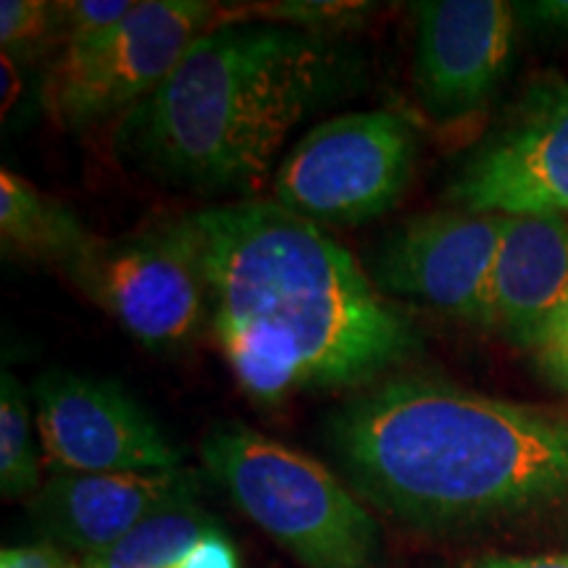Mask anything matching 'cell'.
Returning <instances> with one entry per match:
<instances>
[{
  "label": "cell",
  "mask_w": 568,
  "mask_h": 568,
  "mask_svg": "<svg viewBox=\"0 0 568 568\" xmlns=\"http://www.w3.org/2000/svg\"><path fill=\"white\" fill-rule=\"evenodd\" d=\"M213 335L255 400L358 385L403 361L416 332L322 226L274 201L182 216Z\"/></svg>",
  "instance_id": "6da1fadb"
},
{
  "label": "cell",
  "mask_w": 568,
  "mask_h": 568,
  "mask_svg": "<svg viewBox=\"0 0 568 568\" xmlns=\"http://www.w3.org/2000/svg\"><path fill=\"white\" fill-rule=\"evenodd\" d=\"M329 443L353 487L414 529H474L568 503V416L437 379L355 397Z\"/></svg>",
  "instance_id": "7a4b0ae2"
},
{
  "label": "cell",
  "mask_w": 568,
  "mask_h": 568,
  "mask_svg": "<svg viewBox=\"0 0 568 568\" xmlns=\"http://www.w3.org/2000/svg\"><path fill=\"white\" fill-rule=\"evenodd\" d=\"M337 53L290 24L203 32L172 74L124 113L119 151L201 193H255L290 132L335 90Z\"/></svg>",
  "instance_id": "3957f363"
},
{
  "label": "cell",
  "mask_w": 568,
  "mask_h": 568,
  "mask_svg": "<svg viewBox=\"0 0 568 568\" xmlns=\"http://www.w3.org/2000/svg\"><path fill=\"white\" fill-rule=\"evenodd\" d=\"M201 458L234 506L303 568H379V524L318 460L240 424L209 432Z\"/></svg>",
  "instance_id": "277c9868"
},
{
  "label": "cell",
  "mask_w": 568,
  "mask_h": 568,
  "mask_svg": "<svg viewBox=\"0 0 568 568\" xmlns=\"http://www.w3.org/2000/svg\"><path fill=\"white\" fill-rule=\"evenodd\" d=\"M416 163V132L400 113L355 111L311 130L272 180L274 203L335 226H355L393 209Z\"/></svg>",
  "instance_id": "5b68a950"
},
{
  "label": "cell",
  "mask_w": 568,
  "mask_h": 568,
  "mask_svg": "<svg viewBox=\"0 0 568 568\" xmlns=\"http://www.w3.org/2000/svg\"><path fill=\"white\" fill-rule=\"evenodd\" d=\"M211 19L213 6L197 0H142L101 38L63 48L42 92L48 113L67 130L130 113L211 30Z\"/></svg>",
  "instance_id": "8992f818"
},
{
  "label": "cell",
  "mask_w": 568,
  "mask_h": 568,
  "mask_svg": "<svg viewBox=\"0 0 568 568\" xmlns=\"http://www.w3.org/2000/svg\"><path fill=\"white\" fill-rule=\"evenodd\" d=\"M67 274L151 351L187 345L209 314L203 272L182 219L116 240L92 237Z\"/></svg>",
  "instance_id": "52a82bcc"
},
{
  "label": "cell",
  "mask_w": 568,
  "mask_h": 568,
  "mask_svg": "<svg viewBox=\"0 0 568 568\" xmlns=\"http://www.w3.org/2000/svg\"><path fill=\"white\" fill-rule=\"evenodd\" d=\"M45 456L63 474H145L180 468L182 453L122 387L71 372L32 387Z\"/></svg>",
  "instance_id": "ba28073f"
},
{
  "label": "cell",
  "mask_w": 568,
  "mask_h": 568,
  "mask_svg": "<svg viewBox=\"0 0 568 568\" xmlns=\"http://www.w3.org/2000/svg\"><path fill=\"white\" fill-rule=\"evenodd\" d=\"M503 224L500 213L471 211L410 219L385 240L374 280L387 293L489 326V280Z\"/></svg>",
  "instance_id": "9c48e42d"
},
{
  "label": "cell",
  "mask_w": 568,
  "mask_h": 568,
  "mask_svg": "<svg viewBox=\"0 0 568 568\" xmlns=\"http://www.w3.org/2000/svg\"><path fill=\"white\" fill-rule=\"evenodd\" d=\"M460 211L500 216L568 213V88L539 90L453 180Z\"/></svg>",
  "instance_id": "30bf717a"
},
{
  "label": "cell",
  "mask_w": 568,
  "mask_h": 568,
  "mask_svg": "<svg viewBox=\"0 0 568 568\" xmlns=\"http://www.w3.org/2000/svg\"><path fill=\"white\" fill-rule=\"evenodd\" d=\"M416 82L432 116L479 111L506 77L514 42V6L503 0L418 3Z\"/></svg>",
  "instance_id": "8fae6325"
},
{
  "label": "cell",
  "mask_w": 568,
  "mask_h": 568,
  "mask_svg": "<svg viewBox=\"0 0 568 568\" xmlns=\"http://www.w3.org/2000/svg\"><path fill=\"white\" fill-rule=\"evenodd\" d=\"M193 471L59 474L32 497V518L55 548L95 556L176 497L195 495Z\"/></svg>",
  "instance_id": "7c38bea8"
},
{
  "label": "cell",
  "mask_w": 568,
  "mask_h": 568,
  "mask_svg": "<svg viewBox=\"0 0 568 568\" xmlns=\"http://www.w3.org/2000/svg\"><path fill=\"white\" fill-rule=\"evenodd\" d=\"M568 297V222L506 216L489 280V326L537 347Z\"/></svg>",
  "instance_id": "4fadbf2b"
},
{
  "label": "cell",
  "mask_w": 568,
  "mask_h": 568,
  "mask_svg": "<svg viewBox=\"0 0 568 568\" xmlns=\"http://www.w3.org/2000/svg\"><path fill=\"white\" fill-rule=\"evenodd\" d=\"M92 234L55 197L3 169L0 172V243L3 253L67 268Z\"/></svg>",
  "instance_id": "5bb4252c"
},
{
  "label": "cell",
  "mask_w": 568,
  "mask_h": 568,
  "mask_svg": "<svg viewBox=\"0 0 568 568\" xmlns=\"http://www.w3.org/2000/svg\"><path fill=\"white\" fill-rule=\"evenodd\" d=\"M219 535L216 521L195 495L176 497L151 516L142 518L130 535L95 556L84 558V568H176L203 539Z\"/></svg>",
  "instance_id": "9a60e30c"
},
{
  "label": "cell",
  "mask_w": 568,
  "mask_h": 568,
  "mask_svg": "<svg viewBox=\"0 0 568 568\" xmlns=\"http://www.w3.org/2000/svg\"><path fill=\"white\" fill-rule=\"evenodd\" d=\"M40 453L24 387L11 372L0 379V493L6 500L40 493Z\"/></svg>",
  "instance_id": "2e32d148"
},
{
  "label": "cell",
  "mask_w": 568,
  "mask_h": 568,
  "mask_svg": "<svg viewBox=\"0 0 568 568\" xmlns=\"http://www.w3.org/2000/svg\"><path fill=\"white\" fill-rule=\"evenodd\" d=\"M132 0H74V3H53V40L63 48L82 45L101 38L103 32L134 11Z\"/></svg>",
  "instance_id": "e0dca14e"
},
{
  "label": "cell",
  "mask_w": 568,
  "mask_h": 568,
  "mask_svg": "<svg viewBox=\"0 0 568 568\" xmlns=\"http://www.w3.org/2000/svg\"><path fill=\"white\" fill-rule=\"evenodd\" d=\"M53 40V3L42 0H3L0 3V42L6 59L38 53Z\"/></svg>",
  "instance_id": "ac0fdd59"
},
{
  "label": "cell",
  "mask_w": 568,
  "mask_h": 568,
  "mask_svg": "<svg viewBox=\"0 0 568 568\" xmlns=\"http://www.w3.org/2000/svg\"><path fill=\"white\" fill-rule=\"evenodd\" d=\"M366 11V6L351 3H284L276 11H266L268 19H282L297 30H322V24H335L339 19H351L353 13Z\"/></svg>",
  "instance_id": "d6986e66"
},
{
  "label": "cell",
  "mask_w": 568,
  "mask_h": 568,
  "mask_svg": "<svg viewBox=\"0 0 568 568\" xmlns=\"http://www.w3.org/2000/svg\"><path fill=\"white\" fill-rule=\"evenodd\" d=\"M545 374L560 387L568 389V297L552 318L545 337L535 347Z\"/></svg>",
  "instance_id": "ffe728a7"
},
{
  "label": "cell",
  "mask_w": 568,
  "mask_h": 568,
  "mask_svg": "<svg viewBox=\"0 0 568 568\" xmlns=\"http://www.w3.org/2000/svg\"><path fill=\"white\" fill-rule=\"evenodd\" d=\"M176 568H240V560L230 539L219 531V535L203 539Z\"/></svg>",
  "instance_id": "44dd1931"
},
{
  "label": "cell",
  "mask_w": 568,
  "mask_h": 568,
  "mask_svg": "<svg viewBox=\"0 0 568 568\" xmlns=\"http://www.w3.org/2000/svg\"><path fill=\"white\" fill-rule=\"evenodd\" d=\"M0 568H69L63 552L51 542L30 548H6L0 552Z\"/></svg>",
  "instance_id": "7402d4cb"
},
{
  "label": "cell",
  "mask_w": 568,
  "mask_h": 568,
  "mask_svg": "<svg viewBox=\"0 0 568 568\" xmlns=\"http://www.w3.org/2000/svg\"><path fill=\"white\" fill-rule=\"evenodd\" d=\"M514 11L531 27H542L550 32L568 30V0H539V3H516Z\"/></svg>",
  "instance_id": "603a6c76"
},
{
  "label": "cell",
  "mask_w": 568,
  "mask_h": 568,
  "mask_svg": "<svg viewBox=\"0 0 568 568\" xmlns=\"http://www.w3.org/2000/svg\"><path fill=\"white\" fill-rule=\"evenodd\" d=\"M477 568H568V552L537 558H489Z\"/></svg>",
  "instance_id": "cb8c5ba5"
}]
</instances>
